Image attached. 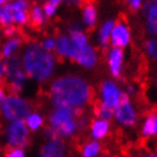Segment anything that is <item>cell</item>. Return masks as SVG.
Masks as SVG:
<instances>
[{
	"label": "cell",
	"mask_w": 157,
	"mask_h": 157,
	"mask_svg": "<svg viewBox=\"0 0 157 157\" xmlns=\"http://www.w3.org/2000/svg\"><path fill=\"white\" fill-rule=\"evenodd\" d=\"M0 133H1V123H0Z\"/></svg>",
	"instance_id": "obj_38"
},
{
	"label": "cell",
	"mask_w": 157,
	"mask_h": 157,
	"mask_svg": "<svg viewBox=\"0 0 157 157\" xmlns=\"http://www.w3.org/2000/svg\"><path fill=\"white\" fill-rule=\"evenodd\" d=\"M47 1H50V2H54V4H57V5H58L59 2L62 1V0H47Z\"/></svg>",
	"instance_id": "obj_36"
},
{
	"label": "cell",
	"mask_w": 157,
	"mask_h": 157,
	"mask_svg": "<svg viewBox=\"0 0 157 157\" xmlns=\"http://www.w3.org/2000/svg\"><path fill=\"white\" fill-rule=\"evenodd\" d=\"M142 133L146 137L157 136V114H150L146 118L142 126Z\"/></svg>",
	"instance_id": "obj_19"
},
{
	"label": "cell",
	"mask_w": 157,
	"mask_h": 157,
	"mask_svg": "<svg viewBox=\"0 0 157 157\" xmlns=\"http://www.w3.org/2000/svg\"><path fill=\"white\" fill-rule=\"evenodd\" d=\"M146 52L150 58L157 62V36H154L149 39L145 44Z\"/></svg>",
	"instance_id": "obj_26"
},
{
	"label": "cell",
	"mask_w": 157,
	"mask_h": 157,
	"mask_svg": "<svg viewBox=\"0 0 157 157\" xmlns=\"http://www.w3.org/2000/svg\"><path fill=\"white\" fill-rule=\"evenodd\" d=\"M100 153V145L97 141L88 142L82 149V155L84 157H94Z\"/></svg>",
	"instance_id": "obj_24"
},
{
	"label": "cell",
	"mask_w": 157,
	"mask_h": 157,
	"mask_svg": "<svg viewBox=\"0 0 157 157\" xmlns=\"http://www.w3.org/2000/svg\"><path fill=\"white\" fill-rule=\"evenodd\" d=\"M146 29L149 34L157 36V0H147L145 5Z\"/></svg>",
	"instance_id": "obj_12"
},
{
	"label": "cell",
	"mask_w": 157,
	"mask_h": 157,
	"mask_svg": "<svg viewBox=\"0 0 157 157\" xmlns=\"http://www.w3.org/2000/svg\"><path fill=\"white\" fill-rule=\"evenodd\" d=\"M55 50L57 51V54L60 57L72 59L74 62L76 60V57H78V48L74 44L73 40L71 39V36H66V34H62L57 38Z\"/></svg>",
	"instance_id": "obj_9"
},
{
	"label": "cell",
	"mask_w": 157,
	"mask_h": 157,
	"mask_svg": "<svg viewBox=\"0 0 157 157\" xmlns=\"http://www.w3.org/2000/svg\"><path fill=\"white\" fill-rule=\"evenodd\" d=\"M66 154V146L60 138L48 140L41 148L40 155L44 157H60Z\"/></svg>",
	"instance_id": "obj_13"
},
{
	"label": "cell",
	"mask_w": 157,
	"mask_h": 157,
	"mask_svg": "<svg viewBox=\"0 0 157 157\" xmlns=\"http://www.w3.org/2000/svg\"><path fill=\"white\" fill-rule=\"evenodd\" d=\"M21 43H22V41L18 38H12L10 40H8L7 42L4 44V47H2L1 56L4 58H9V57L14 56L15 52L17 51V49L20 48Z\"/></svg>",
	"instance_id": "obj_20"
},
{
	"label": "cell",
	"mask_w": 157,
	"mask_h": 157,
	"mask_svg": "<svg viewBox=\"0 0 157 157\" xmlns=\"http://www.w3.org/2000/svg\"><path fill=\"white\" fill-rule=\"evenodd\" d=\"M155 89H156V94H157V82H156V86H155Z\"/></svg>",
	"instance_id": "obj_37"
},
{
	"label": "cell",
	"mask_w": 157,
	"mask_h": 157,
	"mask_svg": "<svg viewBox=\"0 0 157 157\" xmlns=\"http://www.w3.org/2000/svg\"><path fill=\"white\" fill-rule=\"evenodd\" d=\"M8 5H9V7L12 9L14 23L20 24V25L28 23L29 21L28 0H13V1H9Z\"/></svg>",
	"instance_id": "obj_11"
},
{
	"label": "cell",
	"mask_w": 157,
	"mask_h": 157,
	"mask_svg": "<svg viewBox=\"0 0 157 157\" xmlns=\"http://www.w3.org/2000/svg\"><path fill=\"white\" fill-rule=\"evenodd\" d=\"M7 147H26L29 142V128L24 120L12 121L5 131Z\"/></svg>",
	"instance_id": "obj_5"
},
{
	"label": "cell",
	"mask_w": 157,
	"mask_h": 157,
	"mask_svg": "<svg viewBox=\"0 0 157 157\" xmlns=\"http://www.w3.org/2000/svg\"><path fill=\"white\" fill-rule=\"evenodd\" d=\"M108 131H109L108 121L102 120V118L96 120L92 123V125H91V136L96 140H99V139H102L104 137H106Z\"/></svg>",
	"instance_id": "obj_16"
},
{
	"label": "cell",
	"mask_w": 157,
	"mask_h": 157,
	"mask_svg": "<svg viewBox=\"0 0 157 157\" xmlns=\"http://www.w3.org/2000/svg\"><path fill=\"white\" fill-rule=\"evenodd\" d=\"M16 32V29L13 26V25H7V26H5V30H4V33L6 36H9V38H12L14 34H15Z\"/></svg>",
	"instance_id": "obj_31"
},
{
	"label": "cell",
	"mask_w": 157,
	"mask_h": 157,
	"mask_svg": "<svg viewBox=\"0 0 157 157\" xmlns=\"http://www.w3.org/2000/svg\"><path fill=\"white\" fill-rule=\"evenodd\" d=\"M25 123L30 130L32 131H36L39 128H41V125L43 124V118L42 116L38 113H30V114L25 117Z\"/></svg>",
	"instance_id": "obj_22"
},
{
	"label": "cell",
	"mask_w": 157,
	"mask_h": 157,
	"mask_svg": "<svg viewBox=\"0 0 157 157\" xmlns=\"http://www.w3.org/2000/svg\"><path fill=\"white\" fill-rule=\"evenodd\" d=\"M5 75H6V63L0 60V84H1V81Z\"/></svg>",
	"instance_id": "obj_32"
},
{
	"label": "cell",
	"mask_w": 157,
	"mask_h": 157,
	"mask_svg": "<svg viewBox=\"0 0 157 157\" xmlns=\"http://www.w3.org/2000/svg\"><path fill=\"white\" fill-rule=\"evenodd\" d=\"M128 4H129L130 8L133 9V10H138L139 8L141 7L142 0H128Z\"/></svg>",
	"instance_id": "obj_30"
},
{
	"label": "cell",
	"mask_w": 157,
	"mask_h": 157,
	"mask_svg": "<svg viewBox=\"0 0 157 157\" xmlns=\"http://www.w3.org/2000/svg\"><path fill=\"white\" fill-rule=\"evenodd\" d=\"M24 155L25 154L22 147H9L6 153V156L8 157H23Z\"/></svg>",
	"instance_id": "obj_28"
},
{
	"label": "cell",
	"mask_w": 157,
	"mask_h": 157,
	"mask_svg": "<svg viewBox=\"0 0 157 157\" xmlns=\"http://www.w3.org/2000/svg\"><path fill=\"white\" fill-rule=\"evenodd\" d=\"M130 40H131L130 30L125 24L122 23V22L114 24V28L112 30L109 40L112 46L117 48H124L129 44Z\"/></svg>",
	"instance_id": "obj_10"
},
{
	"label": "cell",
	"mask_w": 157,
	"mask_h": 157,
	"mask_svg": "<svg viewBox=\"0 0 157 157\" xmlns=\"http://www.w3.org/2000/svg\"><path fill=\"white\" fill-rule=\"evenodd\" d=\"M114 24H115L114 21H112V20L106 21V22L101 25L100 30H99L98 41L102 48H107L108 43H109L110 33H112V30L114 28Z\"/></svg>",
	"instance_id": "obj_17"
},
{
	"label": "cell",
	"mask_w": 157,
	"mask_h": 157,
	"mask_svg": "<svg viewBox=\"0 0 157 157\" xmlns=\"http://www.w3.org/2000/svg\"><path fill=\"white\" fill-rule=\"evenodd\" d=\"M40 46L42 47L43 50L51 51V50H54V49H55V47H56V40L51 39V38H47V39L43 40Z\"/></svg>",
	"instance_id": "obj_29"
},
{
	"label": "cell",
	"mask_w": 157,
	"mask_h": 157,
	"mask_svg": "<svg viewBox=\"0 0 157 157\" xmlns=\"http://www.w3.org/2000/svg\"><path fill=\"white\" fill-rule=\"evenodd\" d=\"M50 99L56 106H66L81 109L91 97V90L86 80L76 75L57 78L50 86Z\"/></svg>",
	"instance_id": "obj_1"
},
{
	"label": "cell",
	"mask_w": 157,
	"mask_h": 157,
	"mask_svg": "<svg viewBox=\"0 0 157 157\" xmlns=\"http://www.w3.org/2000/svg\"><path fill=\"white\" fill-rule=\"evenodd\" d=\"M80 110L81 109H76V108H72V107L56 106L55 110L50 115L51 126L58 130L64 124H66L73 120H76V117H78V115H80Z\"/></svg>",
	"instance_id": "obj_7"
},
{
	"label": "cell",
	"mask_w": 157,
	"mask_h": 157,
	"mask_svg": "<svg viewBox=\"0 0 157 157\" xmlns=\"http://www.w3.org/2000/svg\"><path fill=\"white\" fill-rule=\"evenodd\" d=\"M0 113L4 118L9 122L25 120V117L31 113V106L28 100L20 97L18 94H10L0 102Z\"/></svg>",
	"instance_id": "obj_3"
},
{
	"label": "cell",
	"mask_w": 157,
	"mask_h": 157,
	"mask_svg": "<svg viewBox=\"0 0 157 157\" xmlns=\"http://www.w3.org/2000/svg\"><path fill=\"white\" fill-rule=\"evenodd\" d=\"M128 92H129L130 94H136L134 86H128Z\"/></svg>",
	"instance_id": "obj_34"
},
{
	"label": "cell",
	"mask_w": 157,
	"mask_h": 157,
	"mask_svg": "<svg viewBox=\"0 0 157 157\" xmlns=\"http://www.w3.org/2000/svg\"><path fill=\"white\" fill-rule=\"evenodd\" d=\"M12 94H18L23 89L28 75L23 67L22 58L18 56H12L6 62V75Z\"/></svg>",
	"instance_id": "obj_4"
},
{
	"label": "cell",
	"mask_w": 157,
	"mask_h": 157,
	"mask_svg": "<svg viewBox=\"0 0 157 157\" xmlns=\"http://www.w3.org/2000/svg\"><path fill=\"white\" fill-rule=\"evenodd\" d=\"M97 60H98V56H97L96 50L90 44H88L84 48H82L81 50H78V57H76L75 62L86 68H92L97 64Z\"/></svg>",
	"instance_id": "obj_15"
},
{
	"label": "cell",
	"mask_w": 157,
	"mask_h": 157,
	"mask_svg": "<svg viewBox=\"0 0 157 157\" xmlns=\"http://www.w3.org/2000/svg\"><path fill=\"white\" fill-rule=\"evenodd\" d=\"M22 63L29 78L38 82H44L54 73L56 59L50 51L43 50L40 44L30 43L23 52Z\"/></svg>",
	"instance_id": "obj_2"
},
{
	"label": "cell",
	"mask_w": 157,
	"mask_h": 157,
	"mask_svg": "<svg viewBox=\"0 0 157 157\" xmlns=\"http://www.w3.org/2000/svg\"><path fill=\"white\" fill-rule=\"evenodd\" d=\"M31 20L32 23L34 25H43L46 23V15H44V12H43L42 8H40L39 6H34L31 10Z\"/></svg>",
	"instance_id": "obj_23"
},
{
	"label": "cell",
	"mask_w": 157,
	"mask_h": 157,
	"mask_svg": "<svg viewBox=\"0 0 157 157\" xmlns=\"http://www.w3.org/2000/svg\"><path fill=\"white\" fill-rule=\"evenodd\" d=\"M10 0H0V6L1 5H5V4H7V2H9Z\"/></svg>",
	"instance_id": "obj_35"
},
{
	"label": "cell",
	"mask_w": 157,
	"mask_h": 157,
	"mask_svg": "<svg viewBox=\"0 0 157 157\" xmlns=\"http://www.w3.org/2000/svg\"><path fill=\"white\" fill-rule=\"evenodd\" d=\"M43 12H44V15L47 17L54 16L56 14V12H57V4L47 1V4L44 5V7H43Z\"/></svg>",
	"instance_id": "obj_27"
},
{
	"label": "cell",
	"mask_w": 157,
	"mask_h": 157,
	"mask_svg": "<svg viewBox=\"0 0 157 157\" xmlns=\"http://www.w3.org/2000/svg\"><path fill=\"white\" fill-rule=\"evenodd\" d=\"M96 114L99 118H102V120H106V121H109L114 117V109L110 108V107L104 105V104H100L97 108H96Z\"/></svg>",
	"instance_id": "obj_25"
},
{
	"label": "cell",
	"mask_w": 157,
	"mask_h": 157,
	"mask_svg": "<svg viewBox=\"0 0 157 157\" xmlns=\"http://www.w3.org/2000/svg\"><path fill=\"white\" fill-rule=\"evenodd\" d=\"M14 23L13 20L12 9L9 7V5L5 4L0 6V25L1 26H7V25H12Z\"/></svg>",
	"instance_id": "obj_21"
},
{
	"label": "cell",
	"mask_w": 157,
	"mask_h": 157,
	"mask_svg": "<svg viewBox=\"0 0 157 157\" xmlns=\"http://www.w3.org/2000/svg\"><path fill=\"white\" fill-rule=\"evenodd\" d=\"M114 117L124 126H133L137 123V112L131 104L129 96L123 92L121 101L114 108Z\"/></svg>",
	"instance_id": "obj_6"
},
{
	"label": "cell",
	"mask_w": 157,
	"mask_h": 157,
	"mask_svg": "<svg viewBox=\"0 0 157 157\" xmlns=\"http://www.w3.org/2000/svg\"><path fill=\"white\" fill-rule=\"evenodd\" d=\"M100 94L102 104L114 109L121 101L123 91L120 90L117 84L113 81H105L100 88Z\"/></svg>",
	"instance_id": "obj_8"
},
{
	"label": "cell",
	"mask_w": 157,
	"mask_h": 157,
	"mask_svg": "<svg viewBox=\"0 0 157 157\" xmlns=\"http://www.w3.org/2000/svg\"><path fill=\"white\" fill-rule=\"evenodd\" d=\"M108 66L109 71L114 78H118L122 73L123 68V59H124V54L122 48L113 47L108 51Z\"/></svg>",
	"instance_id": "obj_14"
},
{
	"label": "cell",
	"mask_w": 157,
	"mask_h": 157,
	"mask_svg": "<svg viewBox=\"0 0 157 157\" xmlns=\"http://www.w3.org/2000/svg\"><path fill=\"white\" fill-rule=\"evenodd\" d=\"M6 97V94H5V90H4V88L0 86V102L4 100V98Z\"/></svg>",
	"instance_id": "obj_33"
},
{
	"label": "cell",
	"mask_w": 157,
	"mask_h": 157,
	"mask_svg": "<svg viewBox=\"0 0 157 157\" xmlns=\"http://www.w3.org/2000/svg\"><path fill=\"white\" fill-rule=\"evenodd\" d=\"M83 22L86 28H94L97 22V9L92 4L86 5L83 9Z\"/></svg>",
	"instance_id": "obj_18"
}]
</instances>
